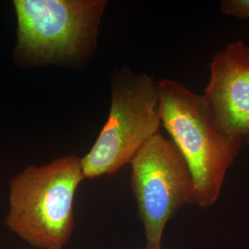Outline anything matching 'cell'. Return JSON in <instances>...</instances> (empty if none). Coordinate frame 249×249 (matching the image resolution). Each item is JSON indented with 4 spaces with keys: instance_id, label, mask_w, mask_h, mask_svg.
<instances>
[{
    "instance_id": "6da1fadb",
    "label": "cell",
    "mask_w": 249,
    "mask_h": 249,
    "mask_svg": "<svg viewBox=\"0 0 249 249\" xmlns=\"http://www.w3.org/2000/svg\"><path fill=\"white\" fill-rule=\"evenodd\" d=\"M158 86L161 124L187 161L196 187V204L210 208L218 200L243 142L220 127L203 94L169 79L159 80Z\"/></svg>"
},
{
    "instance_id": "7a4b0ae2",
    "label": "cell",
    "mask_w": 249,
    "mask_h": 249,
    "mask_svg": "<svg viewBox=\"0 0 249 249\" xmlns=\"http://www.w3.org/2000/svg\"><path fill=\"white\" fill-rule=\"evenodd\" d=\"M84 179L81 158L75 155L28 166L10 182L6 225L36 249H64L74 230L75 195Z\"/></svg>"
},
{
    "instance_id": "3957f363",
    "label": "cell",
    "mask_w": 249,
    "mask_h": 249,
    "mask_svg": "<svg viewBox=\"0 0 249 249\" xmlns=\"http://www.w3.org/2000/svg\"><path fill=\"white\" fill-rule=\"evenodd\" d=\"M106 0H15V55L26 65L81 68L97 46Z\"/></svg>"
},
{
    "instance_id": "277c9868",
    "label": "cell",
    "mask_w": 249,
    "mask_h": 249,
    "mask_svg": "<svg viewBox=\"0 0 249 249\" xmlns=\"http://www.w3.org/2000/svg\"><path fill=\"white\" fill-rule=\"evenodd\" d=\"M158 81L128 67L113 73L107 123L89 152L81 158L85 179L116 174L160 132Z\"/></svg>"
},
{
    "instance_id": "5b68a950",
    "label": "cell",
    "mask_w": 249,
    "mask_h": 249,
    "mask_svg": "<svg viewBox=\"0 0 249 249\" xmlns=\"http://www.w3.org/2000/svg\"><path fill=\"white\" fill-rule=\"evenodd\" d=\"M131 189L148 248L161 249L165 227L186 205L196 204L190 169L175 142L156 134L136 153Z\"/></svg>"
},
{
    "instance_id": "8992f818",
    "label": "cell",
    "mask_w": 249,
    "mask_h": 249,
    "mask_svg": "<svg viewBox=\"0 0 249 249\" xmlns=\"http://www.w3.org/2000/svg\"><path fill=\"white\" fill-rule=\"evenodd\" d=\"M210 70L203 96L216 122L249 147V45L229 43L213 56Z\"/></svg>"
},
{
    "instance_id": "52a82bcc",
    "label": "cell",
    "mask_w": 249,
    "mask_h": 249,
    "mask_svg": "<svg viewBox=\"0 0 249 249\" xmlns=\"http://www.w3.org/2000/svg\"><path fill=\"white\" fill-rule=\"evenodd\" d=\"M221 11L241 19H249V0H223L220 4Z\"/></svg>"
},
{
    "instance_id": "ba28073f",
    "label": "cell",
    "mask_w": 249,
    "mask_h": 249,
    "mask_svg": "<svg viewBox=\"0 0 249 249\" xmlns=\"http://www.w3.org/2000/svg\"><path fill=\"white\" fill-rule=\"evenodd\" d=\"M145 249H152V248H148V247H146Z\"/></svg>"
}]
</instances>
